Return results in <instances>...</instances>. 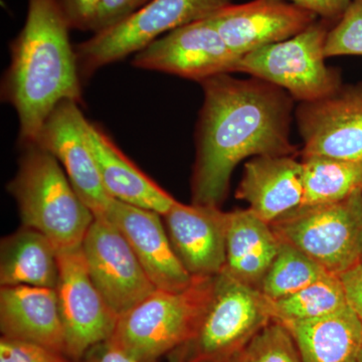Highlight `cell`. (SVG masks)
I'll use <instances>...</instances> for the list:
<instances>
[{"label": "cell", "instance_id": "1", "mask_svg": "<svg viewBox=\"0 0 362 362\" xmlns=\"http://www.w3.org/2000/svg\"><path fill=\"white\" fill-rule=\"evenodd\" d=\"M192 204L221 207L235 166L256 156H294L291 95L262 78L223 74L199 83Z\"/></svg>", "mask_w": 362, "mask_h": 362}, {"label": "cell", "instance_id": "2", "mask_svg": "<svg viewBox=\"0 0 362 362\" xmlns=\"http://www.w3.org/2000/svg\"><path fill=\"white\" fill-rule=\"evenodd\" d=\"M70 28L58 0H28L23 30L11 42L1 99L16 111L20 143H33L57 105L82 103V80Z\"/></svg>", "mask_w": 362, "mask_h": 362}, {"label": "cell", "instance_id": "3", "mask_svg": "<svg viewBox=\"0 0 362 362\" xmlns=\"http://www.w3.org/2000/svg\"><path fill=\"white\" fill-rule=\"evenodd\" d=\"M21 147L18 173L7 190L18 204L23 226L42 233L58 252L80 247L94 214L56 157L35 143Z\"/></svg>", "mask_w": 362, "mask_h": 362}, {"label": "cell", "instance_id": "4", "mask_svg": "<svg viewBox=\"0 0 362 362\" xmlns=\"http://www.w3.org/2000/svg\"><path fill=\"white\" fill-rule=\"evenodd\" d=\"M214 277H194L180 291L156 289L119 317L108 341L142 362H156L185 346L197 335Z\"/></svg>", "mask_w": 362, "mask_h": 362}, {"label": "cell", "instance_id": "5", "mask_svg": "<svg viewBox=\"0 0 362 362\" xmlns=\"http://www.w3.org/2000/svg\"><path fill=\"white\" fill-rule=\"evenodd\" d=\"M333 25L319 18L291 39L245 54L238 71L277 86L299 103L322 99L343 84L341 73L325 62Z\"/></svg>", "mask_w": 362, "mask_h": 362}, {"label": "cell", "instance_id": "6", "mask_svg": "<svg viewBox=\"0 0 362 362\" xmlns=\"http://www.w3.org/2000/svg\"><path fill=\"white\" fill-rule=\"evenodd\" d=\"M232 0H150L129 18L94 33L76 49L81 80L100 69L137 54L180 26L211 18Z\"/></svg>", "mask_w": 362, "mask_h": 362}, {"label": "cell", "instance_id": "7", "mask_svg": "<svg viewBox=\"0 0 362 362\" xmlns=\"http://www.w3.org/2000/svg\"><path fill=\"white\" fill-rule=\"evenodd\" d=\"M271 226L279 239L341 275L362 258V189L333 204L299 207Z\"/></svg>", "mask_w": 362, "mask_h": 362}, {"label": "cell", "instance_id": "8", "mask_svg": "<svg viewBox=\"0 0 362 362\" xmlns=\"http://www.w3.org/2000/svg\"><path fill=\"white\" fill-rule=\"evenodd\" d=\"M271 321L268 298L223 270L197 335L181 347L185 362H228Z\"/></svg>", "mask_w": 362, "mask_h": 362}, {"label": "cell", "instance_id": "9", "mask_svg": "<svg viewBox=\"0 0 362 362\" xmlns=\"http://www.w3.org/2000/svg\"><path fill=\"white\" fill-rule=\"evenodd\" d=\"M58 259L56 290L65 332L66 356L78 362L93 346L110 339L118 316L93 283L82 246L59 252Z\"/></svg>", "mask_w": 362, "mask_h": 362}, {"label": "cell", "instance_id": "10", "mask_svg": "<svg viewBox=\"0 0 362 362\" xmlns=\"http://www.w3.org/2000/svg\"><path fill=\"white\" fill-rule=\"evenodd\" d=\"M209 18L180 26L135 54L132 65L201 83L238 71L240 59Z\"/></svg>", "mask_w": 362, "mask_h": 362}, {"label": "cell", "instance_id": "11", "mask_svg": "<svg viewBox=\"0 0 362 362\" xmlns=\"http://www.w3.org/2000/svg\"><path fill=\"white\" fill-rule=\"evenodd\" d=\"M82 251L93 283L118 318L156 291L129 243L106 216L94 218Z\"/></svg>", "mask_w": 362, "mask_h": 362}, {"label": "cell", "instance_id": "12", "mask_svg": "<svg viewBox=\"0 0 362 362\" xmlns=\"http://www.w3.org/2000/svg\"><path fill=\"white\" fill-rule=\"evenodd\" d=\"M294 117L303 141L302 158L362 159V81L299 103Z\"/></svg>", "mask_w": 362, "mask_h": 362}, {"label": "cell", "instance_id": "13", "mask_svg": "<svg viewBox=\"0 0 362 362\" xmlns=\"http://www.w3.org/2000/svg\"><path fill=\"white\" fill-rule=\"evenodd\" d=\"M78 105L74 101L57 105L33 143L58 159L80 199L95 218H101L113 199L105 189L86 141L87 119Z\"/></svg>", "mask_w": 362, "mask_h": 362}, {"label": "cell", "instance_id": "14", "mask_svg": "<svg viewBox=\"0 0 362 362\" xmlns=\"http://www.w3.org/2000/svg\"><path fill=\"white\" fill-rule=\"evenodd\" d=\"M318 18L287 0H252L228 4L209 21L226 44L243 57L303 32Z\"/></svg>", "mask_w": 362, "mask_h": 362}, {"label": "cell", "instance_id": "15", "mask_svg": "<svg viewBox=\"0 0 362 362\" xmlns=\"http://www.w3.org/2000/svg\"><path fill=\"white\" fill-rule=\"evenodd\" d=\"M105 216L129 243L156 289L180 291L192 284L194 277L176 256L160 214L113 199Z\"/></svg>", "mask_w": 362, "mask_h": 362}, {"label": "cell", "instance_id": "16", "mask_svg": "<svg viewBox=\"0 0 362 362\" xmlns=\"http://www.w3.org/2000/svg\"><path fill=\"white\" fill-rule=\"evenodd\" d=\"M162 218L171 246L192 277H214L223 271L228 213L177 201Z\"/></svg>", "mask_w": 362, "mask_h": 362}, {"label": "cell", "instance_id": "17", "mask_svg": "<svg viewBox=\"0 0 362 362\" xmlns=\"http://www.w3.org/2000/svg\"><path fill=\"white\" fill-rule=\"evenodd\" d=\"M303 163L294 156H256L245 164L235 197L272 223L303 206Z\"/></svg>", "mask_w": 362, "mask_h": 362}, {"label": "cell", "instance_id": "18", "mask_svg": "<svg viewBox=\"0 0 362 362\" xmlns=\"http://www.w3.org/2000/svg\"><path fill=\"white\" fill-rule=\"evenodd\" d=\"M0 330L4 337L35 343L66 356L56 289L25 285L1 287Z\"/></svg>", "mask_w": 362, "mask_h": 362}, {"label": "cell", "instance_id": "19", "mask_svg": "<svg viewBox=\"0 0 362 362\" xmlns=\"http://www.w3.org/2000/svg\"><path fill=\"white\" fill-rule=\"evenodd\" d=\"M85 138L102 183L112 199L152 209L161 216L168 213L177 202L140 170L118 148L101 126L87 120Z\"/></svg>", "mask_w": 362, "mask_h": 362}, {"label": "cell", "instance_id": "20", "mask_svg": "<svg viewBox=\"0 0 362 362\" xmlns=\"http://www.w3.org/2000/svg\"><path fill=\"white\" fill-rule=\"evenodd\" d=\"M280 244L271 223L262 220L249 207L230 211L228 213L223 270L259 291Z\"/></svg>", "mask_w": 362, "mask_h": 362}, {"label": "cell", "instance_id": "21", "mask_svg": "<svg viewBox=\"0 0 362 362\" xmlns=\"http://www.w3.org/2000/svg\"><path fill=\"white\" fill-rule=\"evenodd\" d=\"M302 362H357L362 350V321L349 306L319 318L283 323Z\"/></svg>", "mask_w": 362, "mask_h": 362}, {"label": "cell", "instance_id": "22", "mask_svg": "<svg viewBox=\"0 0 362 362\" xmlns=\"http://www.w3.org/2000/svg\"><path fill=\"white\" fill-rule=\"evenodd\" d=\"M59 277L58 251L33 228L21 226L1 240L0 284L57 289Z\"/></svg>", "mask_w": 362, "mask_h": 362}, {"label": "cell", "instance_id": "23", "mask_svg": "<svg viewBox=\"0 0 362 362\" xmlns=\"http://www.w3.org/2000/svg\"><path fill=\"white\" fill-rule=\"evenodd\" d=\"M304 202L302 206L333 204L362 189V159L304 157Z\"/></svg>", "mask_w": 362, "mask_h": 362}, {"label": "cell", "instance_id": "24", "mask_svg": "<svg viewBox=\"0 0 362 362\" xmlns=\"http://www.w3.org/2000/svg\"><path fill=\"white\" fill-rule=\"evenodd\" d=\"M269 302L272 320L281 323L310 320L349 306L339 276L330 273L290 296Z\"/></svg>", "mask_w": 362, "mask_h": 362}, {"label": "cell", "instance_id": "25", "mask_svg": "<svg viewBox=\"0 0 362 362\" xmlns=\"http://www.w3.org/2000/svg\"><path fill=\"white\" fill-rule=\"evenodd\" d=\"M327 274L305 252L281 240L277 256L267 272L259 291L268 299H281L304 289Z\"/></svg>", "mask_w": 362, "mask_h": 362}, {"label": "cell", "instance_id": "26", "mask_svg": "<svg viewBox=\"0 0 362 362\" xmlns=\"http://www.w3.org/2000/svg\"><path fill=\"white\" fill-rule=\"evenodd\" d=\"M228 362H302L291 333L272 320Z\"/></svg>", "mask_w": 362, "mask_h": 362}, {"label": "cell", "instance_id": "27", "mask_svg": "<svg viewBox=\"0 0 362 362\" xmlns=\"http://www.w3.org/2000/svg\"><path fill=\"white\" fill-rule=\"evenodd\" d=\"M325 56H362V0H352L342 18L330 28Z\"/></svg>", "mask_w": 362, "mask_h": 362}, {"label": "cell", "instance_id": "28", "mask_svg": "<svg viewBox=\"0 0 362 362\" xmlns=\"http://www.w3.org/2000/svg\"><path fill=\"white\" fill-rule=\"evenodd\" d=\"M0 362H70V359L35 343L1 337Z\"/></svg>", "mask_w": 362, "mask_h": 362}, {"label": "cell", "instance_id": "29", "mask_svg": "<svg viewBox=\"0 0 362 362\" xmlns=\"http://www.w3.org/2000/svg\"><path fill=\"white\" fill-rule=\"evenodd\" d=\"M150 0H102L90 32L101 33L129 18Z\"/></svg>", "mask_w": 362, "mask_h": 362}, {"label": "cell", "instance_id": "30", "mask_svg": "<svg viewBox=\"0 0 362 362\" xmlns=\"http://www.w3.org/2000/svg\"><path fill=\"white\" fill-rule=\"evenodd\" d=\"M71 28L90 30L102 0H58Z\"/></svg>", "mask_w": 362, "mask_h": 362}, {"label": "cell", "instance_id": "31", "mask_svg": "<svg viewBox=\"0 0 362 362\" xmlns=\"http://www.w3.org/2000/svg\"><path fill=\"white\" fill-rule=\"evenodd\" d=\"M78 362H142L138 361L117 349L109 341L99 343L92 349L88 350ZM168 362H185V352L182 349H176L173 354H169Z\"/></svg>", "mask_w": 362, "mask_h": 362}, {"label": "cell", "instance_id": "32", "mask_svg": "<svg viewBox=\"0 0 362 362\" xmlns=\"http://www.w3.org/2000/svg\"><path fill=\"white\" fill-rule=\"evenodd\" d=\"M295 6L315 14L320 20L337 23L342 18L352 0H287Z\"/></svg>", "mask_w": 362, "mask_h": 362}, {"label": "cell", "instance_id": "33", "mask_svg": "<svg viewBox=\"0 0 362 362\" xmlns=\"http://www.w3.org/2000/svg\"><path fill=\"white\" fill-rule=\"evenodd\" d=\"M339 277L346 294L347 303L362 321V265L354 266Z\"/></svg>", "mask_w": 362, "mask_h": 362}, {"label": "cell", "instance_id": "34", "mask_svg": "<svg viewBox=\"0 0 362 362\" xmlns=\"http://www.w3.org/2000/svg\"><path fill=\"white\" fill-rule=\"evenodd\" d=\"M357 362H362V350H361V356H359L358 361H357Z\"/></svg>", "mask_w": 362, "mask_h": 362}, {"label": "cell", "instance_id": "35", "mask_svg": "<svg viewBox=\"0 0 362 362\" xmlns=\"http://www.w3.org/2000/svg\"><path fill=\"white\" fill-rule=\"evenodd\" d=\"M359 264H361V265H362V258H361V263H359Z\"/></svg>", "mask_w": 362, "mask_h": 362}, {"label": "cell", "instance_id": "36", "mask_svg": "<svg viewBox=\"0 0 362 362\" xmlns=\"http://www.w3.org/2000/svg\"><path fill=\"white\" fill-rule=\"evenodd\" d=\"M201 362H206V361H201Z\"/></svg>", "mask_w": 362, "mask_h": 362}]
</instances>
